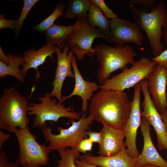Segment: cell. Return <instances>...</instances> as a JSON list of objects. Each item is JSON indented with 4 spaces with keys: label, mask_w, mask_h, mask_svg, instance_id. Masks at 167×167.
Returning a JSON list of instances; mask_svg holds the SVG:
<instances>
[{
    "label": "cell",
    "mask_w": 167,
    "mask_h": 167,
    "mask_svg": "<svg viewBox=\"0 0 167 167\" xmlns=\"http://www.w3.org/2000/svg\"><path fill=\"white\" fill-rule=\"evenodd\" d=\"M81 157L87 162L100 167H139L137 158L128 155L125 145L119 153L113 156H95L86 153Z\"/></svg>",
    "instance_id": "obj_18"
},
{
    "label": "cell",
    "mask_w": 167,
    "mask_h": 167,
    "mask_svg": "<svg viewBox=\"0 0 167 167\" xmlns=\"http://www.w3.org/2000/svg\"><path fill=\"white\" fill-rule=\"evenodd\" d=\"M71 62L75 75V87L70 94L62 96L61 102L62 103L75 95L79 96L82 101L81 112L83 113H86L88 108L87 101L93 96V93L98 89L99 86L95 83L85 80L82 77L77 66L75 56H72Z\"/></svg>",
    "instance_id": "obj_17"
},
{
    "label": "cell",
    "mask_w": 167,
    "mask_h": 167,
    "mask_svg": "<svg viewBox=\"0 0 167 167\" xmlns=\"http://www.w3.org/2000/svg\"><path fill=\"white\" fill-rule=\"evenodd\" d=\"M143 96L142 103L143 111L141 116L145 118L154 128L157 136V147L160 151H167V129L161 118L160 114L153 105L148 86L147 79L139 82Z\"/></svg>",
    "instance_id": "obj_11"
},
{
    "label": "cell",
    "mask_w": 167,
    "mask_h": 167,
    "mask_svg": "<svg viewBox=\"0 0 167 167\" xmlns=\"http://www.w3.org/2000/svg\"><path fill=\"white\" fill-rule=\"evenodd\" d=\"M79 158L75 161V163L78 167H97V166L94 165L87 162L81 156Z\"/></svg>",
    "instance_id": "obj_34"
},
{
    "label": "cell",
    "mask_w": 167,
    "mask_h": 167,
    "mask_svg": "<svg viewBox=\"0 0 167 167\" xmlns=\"http://www.w3.org/2000/svg\"><path fill=\"white\" fill-rule=\"evenodd\" d=\"M66 44L63 51L58 48L56 53L57 57V66L55 72L54 79L52 83L53 88L50 93L53 97H56L62 102V89L64 81L66 77L75 78V75L71 70V59L74 52Z\"/></svg>",
    "instance_id": "obj_14"
},
{
    "label": "cell",
    "mask_w": 167,
    "mask_h": 167,
    "mask_svg": "<svg viewBox=\"0 0 167 167\" xmlns=\"http://www.w3.org/2000/svg\"><path fill=\"white\" fill-rule=\"evenodd\" d=\"M94 48L100 64L97 73L98 81L102 84L109 79L112 72L119 69L122 71L127 64H133L135 62L134 57L137 55L128 45L115 44L112 47L101 42Z\"/></svg>",
    "instance_id": "obj_3"
},
{
    "label": "cell",
    "mask_w": 167,
    "mask_h": 167,
    "mask_svg": "<svg viewBox=\"0 0 167 167\" xmlns=\"http://www.w3.org/2000/svg\"><path fill=\"white\" fill-rule=\"evenodd\" d=\"M162 37L165 44L167 45V26L165 28L164 31L163 33Z\"/></svg>",
    "instance_id": "obj_38"
},
{
    "label": "cell",
    "mask_w": 167,
    "mask_h": 167,
    "mask_svg": "<svg viewBox=\"0 0 167 167\" xmlns=\"http://www.w3.org/2000/svg\"><path fill=\"white\" fill-rule=\"evenodd\" d=\"M7 55L9 59L8 65L0 61V77L4 79L7 75H10L24 83V77L19 67L20 66H23L25 64L22 57L20 55H18L10 53H8Z\"/></svg>",
    "instance_id": "obj_21"
},
{
    "label": "cell",
    "mask_w": 167,
    "mask_h": 167,
    "mask_svg": "<svg viewBox=\"0 0 167 167\" xmlns=\"http://www.w3.org/2000/svg\"><path fill=\"white\" fill-rule=\"evenodd\" d=\"M28 99L14 87L5 89L0 98V129L13 133L14 129L28 126Z\"/></svg>",
    "instance_id": "obj_4"
},
{
    "label": "cell",
    "mask_w": 167,
    "mask_h": 167,
    "mask_svg": "<svg viewBox=\"0 0 167 167\" xmlns=\"http://www.w3.org/2000/svg\"><path fill=\"white\" fill-rule=\"evenodd\" d=\"M89 139L93 143H97L101 144L102 142V137L100 132L88 130L87 132Z\"/></svg>",
    "instance_id": "obj_33"
},
{
    "label": "cell",
    "mask_w": 167,
    "mask_h": 167,
    "mask_svg": "<svg viewBox=\"0 0 167 167\" xmlns=\"http://www.w3.org/2000/svg\"><path fill=\"white\" fill-rule=\"evenodd\" d=\"M91 1L99 8L107 19H111L118 17V15L108 7L103 0H91Z\"/></svg>",
    "instance_id": "obj_27"
},
{
    "label": "cell",
    "mask_w": 167,
    "mask_h": 167,
    "mask_svg": "<svg viewBox=\"0 0 167 167\" xmlns=\"http://www.w3.org/2000/svg\"><path fill=\"white\" fill-rule=\"evenodd\" d=\"M134 22L146 33L152 49L154 57L164 50V46L161 39L162 37V28L167 26V11L164 1L155 4L150 12L139 6H130Z\"/></svg>",
    "instance_id": "obj_2"
},
{
    "label": "cell",
    "mask_w": 167,
    "mask_h": 167,
    "mask_svg": "<svg viewBox=\"0 0 167 167\" xmlns=\"http://www.w3.org/2000/svg\"><path fill=\"white\" fill-rule=\"evenodd\" d=\"M93 143L89 138H86L82 140L74 148L79 152L85 154L92 151Z\"/></svg>",
    "instance_id": "obj_30"
},
{
    "label": "cell",
    "mask_w": 167,
    "mask_h": 167,
    "mask_svg": "<svg viewBox=\"0 0 167 167\" xmlns=\"http://www.w3.org/2000/svg\"><path fill=\"white\" fill-rule=\"evenodd\" d=\"M19 147L18 160L23 167H40L47 165L51 150L49 146L40 144L36 136L32 134L28 126L15 128L13 131Z\"/></svg>",
    "instance_id": "obj_7"
},
{
    "label": "cell",
    "mask_w": 167,
    "mask_h": 167,
    "mask_svg": "<svg viewBox=\"0 0 167 167\" xmlns=\"http://www.w3.org/2000/svg\"><path fill=\"white\" fill-rule=\"evenodd\" d=\"M156 1V0H131L129 2L130 5L139 6L140 8L148 11L153 7Z\"/></svg>",
    "instance_id": "obj_29"
},
{
    "label": "cell",
    "mask_w": 167,
    "mask_h": 167,
    "mask_svg": "<svg viewBox=\"0 0 167 167\" xmlns=\"http://www.w3.org/2000/svg\"><path fill=\"white\" fill-rule=\"evenodd\" d=\"M20 164L18 159L12 162L8 161V158L5 150L0 149V167H20Z\"/></svg>",
    "instance_id": "obj_28"
},
{
    "label": "cell",
    "mask_w": 167,
    "mask_h": 167,
    "mask_svg": "<svg viewBox=\"0 0 167 167\" xmlns=\"http://www.w3.org/2000/svg\"><path fill=\"white\" fill-rule=\"evenodd\" d=\"M0 59L1 61L6 65H8L9 63V59L7 55H6L4 52L1 46H0Z\"/></svg>",
    "instance_id": "obj_36"
},
{
    "label": "cell",
    "mask_w": 167,
    "mask_h": 167,
    "mask_svg": "<svg viewBox=\"0 0 167 167\" xmlns=\"http://www.w3.org/2000/svg\"><path fill=\"white\" fill-rule=\"evenodd\" d=\"M147 86L154 106L160 114L167 107V69L158 64L147 78Z\"/></svg>",
    "instance_id": "obj_13"
},
{
    "label": "cell",
    "mask_w": 167,
    "mask_h": 167,
    "mask_svg": "<svg viewBox=\"0 0 167 167\" xmlns=\"http://www.w3.org/2000/svg\"><path fill=\"white\" fill-rule=\"evenodd\" d=\"M141 167H159L156 165H152V164H147L144 165H143Z\"/></svg>",
    "instance_id": "obj_39"
},
{
    "label": "cell",
    "mask_w": 167,
    "mask_h": 167,
    "mask_svg": "<svg viewBox=\"0 0 167 167\" xmlns=\"http://www.w3.org/2000/svg\"><path fill=\"white\" fill-rule=\"evenodd\" d=\"M50 93L39 97V103H28L27 108V114L34 115L32 127L44 128L48 125L47 122H57L60 118L66 117L71 119H79L80 113L73 111L72 106L66 107L62 103L53 98Z\"/></svg>",
    "instance_id": "obj_5"
},
{
    "label": "cell",
    "mask_w": 167,
    "mask_h": 167,
    "mask_svg": "<svg viewBox=\"0 0 167 167\" xmlns=\"http://www.w3.org/2000/svg\"><path fill=\"white\" fill-rule=\"evenodd\" d=\"M39 0H24V6L21 14L17 20L18 25L16 30L19 32L22 28L25 19L32 7Z\"/></svg>",
    "instance_id": "obj_26"
},
{
    "label": "cell",
    "mask_w": 167,
    "mask_h": 167,
    "mask_svg": "<svg viewBox=\"0 0 167 167\" xmlns=\"http://www.w3.org/2000/svg\"><path fill=\"white\" fill-rule=\"evenodd\" d=\"M87 19L91 26L99 28L108 36L110 32L109 20L103 15L99 8L92 2Z\"/></svg>",
    "instance_id": "obj_23"
},
{
    "label": "cell",
    "mask_w": 167,
    "mask_h": 167,
    "mask_svg": "<svg viewBox=\"0 0 167 167\" xmlns=\"http://www.w3.org/2000/svg\"><path fill=\"white\" fill-rule=\"evenodd\" d=\"M160 115L164 125L167 129V109L164 112L161 113Z\"/></svg>",
    "instance_id": "obj_37"
},
{
    "label": "cell",
    "mask_w": 167,
    "mask_h": 167,
    "mask_svg": "<svg viewBox=\"0 0 167 167\" xmlns=\"http://www.w3.org/2000/svg\"><path fill=\"white\" fill-rule=\"evenodd\" d=\"M131 110V101L123 92L101 89L91 99L89 115L94 120L114 128L124 129Z\"/></svg>",
    "instance_id": "obj_1"
},
{
    "label": "cell",
    "mask_w": 167,
    "mask_h": 167,
    "mask_svg": "<svg viewBox=\"0 0 167 167\" xmlns=\"http://www.w3.org/2000/svg\"><path fill=\"white\" fill-rule=\"evenodd\" d=\"M100 132L102 142L99 145L98 153L99 155L107 156L115 155L119 153L125 145L124 130L104 125Z\"/></svg>",
    "instance_id": "obj_16"
},
{
    "label": "cell",
    "mask_w": 167,
    "mask_h": 167,
    "mask_svg": "<svg viewBox=\"0 0 167 167\" xmlns=\"http://www.w3.org/2000/svg\"><path fill=\"white\" fill-rule=\"evenodd\" d=\"M134 96L131 102L130 113L124 128L126 140L125 144L128 155L133 158H137L140 153L137 149L136 139L137 131L141 122L140 107L141 89L140 83L134 86Z\"/></svg>",
    "instance_id": "obj_10"
},
{
    "label": "cell",
    "mask_w": 167,
    "mask_h": 167,
    "mask_svg": "<svg viewBox=\"0 0 167 167\" xmlns=\"http://www.w3.org/2000/svg\"><path fill=\"white\" fill-rule=\"evenodd\" d=\"M18 25L17 20L7 19L5 18V16L0 15V29L9 28L12 29H16Z\"/></svg>",
    "instance_id": "obj_31"
},
{
    "label": "cell",
    "mask_w": 167,
    "mask_h": 167,
    "mask_svg": "<svg viewBox=\"0 0 167 167\" xmlns=\"http://www.w3.org/2000/svg\"><path fill=\"white\" fill-rule=\"evenodd\" d=\"M86 113H83L77 122L71 119V125L67 128L58 127L59 133L57 135L52 132L50 127L41 129L45 138V143L49 142V146L52 151H58L70 147L75 148L82 140L87 138V131L94 120L90 115L86 117Z\"/></svg>",
    "instance_id": "obj_6"
},
{
    "label": "cell",
    "mask_w": 167,
    "mask_h": 167,
    "mask_svg": "<svg viewBox=\"0 0 167 167\" xmlns=\"http://www.w3.org/2000/svg\"><path fill=\"white\" fill-rule=\"evenodd\" d=\"M156 64L147 57H142L132 65L131 67H126L121 73L99 85V88L101 89L123 92L147 79Z\"/></svg>",
    "instance_id": "obj_9"
},
{
    "label": "cell",
    "mask_w": 167,
    "mask_h": 167,
    "mask_svg": "<svg viewBox=\"0 0 167 167\" xmlns=\"http://www.w3.org/2000/svg\"><path fill=\"white\" fill-rule=\"evenodd\" d=\"M66 2L67 8L64 16L65 19L87 18V12L92 3L91 0H68Z\"/></svg>",
    "instance_id": "obj_22"
},
{
    "label": "cell",
    "mask_w": 167,
    "mask_h": 167,
    "mask_svg": "<svg viewBox=\"0 0 167 167\" xmlns=\"http://www.w3.org/2000/svg\"><path fill=\"white\" fill-rule=\"evenodd\" d=\"M73 25V30L66 44L76 54L78 60L83 59L85 55L92 57L96 54L92 47L95 38H101L106 41L108 40V36L99 28L91 26L87 18L77 19Z\"/></svg>",
    "instance_id": "obj_8"
},
{
    "label": "cell",
    "mask_w": 167,
    "mask_h": 167,
    "mask_svg": "<svg viewBox=\"0 0 167 167\" xmlns=\"http://www.w3.org/2000/svg\"><path fill=\"white\" fill-rule=\"evenodd\" d=\"M58 152L61 159L57 161V167H78L75 161L80 156L79 152L74 148H68Z\"/></svg>",
    "instance_id": "obj_25"
},
{
    "label": "cell",
    "mask_w": 167,
    "mask_h": 167,
    "mask_svg": "<svg viewBox=\"0 0 167 167\" xmlns=\"http://www.w3.org/2000/svg\"><path fill=\"white\" fill-rule=\"evenodd\" d=\"M151 60L167 69V49L158 56L151 58Z\"/></svg>",
    "instance_id": "obj_32"
},
{
    "label": "cell",
    "mask_w": 167,
    "mask_h": 167,
    "mask_svg": "<svg viewBox=\"0 0 167 167\" xmlns=\"http://www.w3.org/2000/svg\"><path fill=\"white\" fill-rule=\"evenodd\" d=\"M150 125L144 118H141L140 126L143 140L142 152L137 160L139 167L152 164L159 167H167V161L160 155L152 141L150 132Z\"/></svg>",
    "instance_id": "obj_15"
},
{
    "label": "cell",
    "mask_w": 167,
    "mask_h": 167,
    "mask_svg": "<svg viewBox=\"0 0 167 167\" xmlns=\"http://www.w3.org/2000/svg\"><path fill=\"white\" fill-rule=\"evenodd\" d=\"M58 48L55 45L46 44L36 50L32 49L24 51L22 57L25 64L21 69L24 76H26L28 70L32 68L36 70V75L39 76L40 73L37 69V67L44 64L47 57L53 58V54L56 53Z\"/></svg>",
    "instance_id": "obj_19"
},
{
    "label": "cell",
    "mask_w": 167,
    "mask_h": 167,
    "mask_svg": "<svg viewBox=\"0 0 167 167\" xmlns=\"http://www.w3.org/2000/svg\"><path fill=\"white\" fill-rule=\"evenodd\" d=\"M10 136V134L5 133L2 131H0V149L2 148L3 144Z\"/></svg>",
    "instance_id": "obj_35"
},
{
    "label": "cell",
    "mask_w": 167,
    "mask_h": 167,
    "mask_svg": "<svg viewBox=\"0 0 167 167\" xmlns=\"http://www.w3.org/2000/svg\"><path fill=\"white\" fill-rule=\"evenodd\" d=\"M73 28V25L65 26L54 24L44 32L46 44L55 45L59 49L63 48Z\"/></svg>",
    "instance_id": "obj_20"
},
{
    "label": "cell",
    "mask_w": 167,
    "mask_h": 167,
    "mask_svg": "<svg viewBox=\"0 0 167 167\" xmlns=\"http://www.w3.org/2000/svg\"><path fill=\"white\" fill-rule=\"evenodd\" d=\"M67 6L66 1L64 0L58 1L52 13L38 24L32 28L38 32H44L53 25L54 21L58 18L64 16L63 11Z\"/></svg>",
    "instance_id": "obj_24"
},
{
    "label": "cell",
    "mask_w": 167,
    "mask_h": 167,
    "mask_svg": "<svg viewBox=\"0 0 167 167\" xmlns=\"http://www.w3.org/2000/svg\"><path fill=\"white\" fill-rule=\"evenodd\" d=\"M109 22L110 32L107 42L122 45L131 42L141 46L143 36L137 24L118 17L110 19Z\"/></svg>",
    "instance_id": "obj_12"
}]
</instances>
